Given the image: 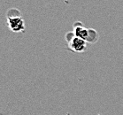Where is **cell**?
Instances as JSON below:
<instances>
[{
    "label": "cell",
    "mask_w": 123,
    "mask_h": 115,
    "mask_svg": "<svg viewBox=\"0 0 123 115\" xmlns=\"http://www.w3.org/2000/svg\"><path fill=\"white\" fill-rule=\"evenodd\" d=\"M66 39L70 51L76 53H81L87 50V42L80 37L76 36L74 32H68L66 35Z\"/></svg>",
    "instance_id": "2"
},
{
    "label": "cell",
    "mask_w": 123,
    "mask_h": 115,
    "mask_svg": "<svg viewBox=\"0 0 123 115\" xmlns=\"http://www.w3.org/2000/svg\"><path fill=\"white\" fill-rule=\"evenodd\" d=\"M7 26L10 30H12L14 33H20V32H25V21L23 20L22 16L18 12L15 14L9 13L7 15Z\"/></svg>",
    "instance_id": "3"
},
{
    "label": "cell",
    "mask_w": 123,
    "mask_h": 115,
    "mask_svg": "<svg viewBox=\"0 0 123 115\" xmlns=\"http://www.w3.org/2000/svg\"><path fill=\"white\" fill-rule=\"evenodd\" d=\"M73 32L76 36L83 39L87 42H96L98 39V35L97 31L85 28L81 22L74 23Z\"/></svg>",
    "instance_id": "1"
}]
</instances>
